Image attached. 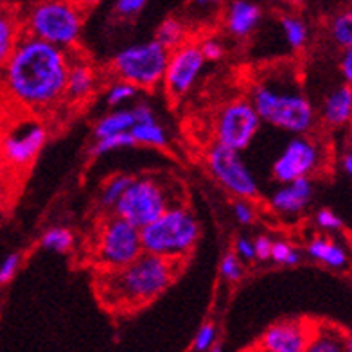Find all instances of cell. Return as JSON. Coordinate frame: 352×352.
<instances>
[{"instance_id": "obj_16", "label": "cell", "mask_w": 352, "mask_h": 352, "mask_svg": "<svg viewBox=\"0 0 352 352\" xmlns=\"http://www.w3.org/2000/svg\"><path fill=\"white\" fill-rule=\"evenodd\" d=\"M261 20L259 6L245 2V0H236L232 2L227 13V28L234 36L245 38L257 28Z\"/></svg>"}, {"instance_id": "obj_7", "label": "cell", "mask_w": 352, "mask_h": 352, "mask_svg": "<svg viewBox=\"0 0 352 352\" xmlns=\"http://www.w3.org/2000/svg\"><path fill=\"white\" fill-rule=\"evenodd\" d=\"M116 216L142 230L157 221L169 207L162 186L153 178H133L130 187L116 204Z\"/></svg>"}, {"instance_id": "obj_15", "label": "cell", "mask_w": 352, "mask_h": 352, "mask_svg": "<svg viewBox=\"0 0 352 352\" xmlns=\"http://www.w3.org/2000/svg\"><path fill=\"white\" fill-rule=\"evenodd\" d=\"M313 196V186L309 178H300L292 184H286L280 190H277L272 198V207L278 212L297 214L300 212Z\"/></svg>"}, {"instance_id": "obj_32", "label": "cell", "mask_w": 352, "mask_h": 352, "mask_svg": "<svg viewBox=\"0 0 352 352\" xmlns=\"http://www.w3.org/2000/svg\"><path fill=\"white\" fill-rule=\"evenodd\" d=\"M137 94V88L133 87V85H128L124 83V81H121V83L113 85V87L108 90V104H111V107H116V104H121V102L128 101V99H131Z\"/></svg>"}, {"instance_id": "obj_29", "label": "cell", "mask_w": 352, "mask_h": 352, "mask_svg": "<svg viewBox=\"0 0 352 352\" xmlns=\"http://www.w3.org/2000/svg\"><path fill=\"white\" fill-rule=\"evenodd\" d=\"M135 146L133 137L130 135V131L119 135H111V137H104V139H99L96 148H94V153L102 155L108 153V151H113V149H121V148H131Z\"/></svg>"}, {"instance_id": "obj_3", "label": "cell", "mask_w": 352, "mask_h": 352, "mask_svg": "<svg viewBox=\"0 0 352 352\" xmlns=\"http://www.w3.org/2000/svg\"><path fill=\"white\" fill-rule=\"evenodd\" d=\"M198 237V221L186 207H169L157 221L140 230L144 254L169 261L189 255Z\"/></svg>"}, {"instance_id": "obj_18", "label": "cell", "mask_w": 352, "mask_h": 352, "mask_svg": "<svg viewBox=\"0 0 352 352\" xmlns=\"http://www.w3.org/2000/svg\"><path fill=\"white\" fill-rule=\"evenodd\" d=\"M94 83H96V74L92 67L87 63H76V65L69 63L65 98H69L70 101H83L92 94Z\"/></svg>"}, {"instance_id": "obj_30", "label": "cell", "mask_w": 352, "mask_h": 352, "mask_svg": "<svg viewBox=\"0 0 352 352\" xmlns=\"http://www.w3.org/2000/svg\"><path fill=\"white\" fill-rule=\"evenodd\" d=\"M270 259H274L278 264H286V266H295L300 261V254H298L297 248H293L287 243L277 241L272 245V254H270Z\"/></svg>"}, {"instance_id": "obj_23", "label": "cell", "mask_w": 352, "mask_h": 352, "mask_svg": "<svg viewBox=\"0 0 352 352\" xmlns=\"http://www.w3.org/2000/svg\"><path fill=\"white\" fill-rule=\"evenodd\" d=\"M155 42L158 45H162L167 52L175 51L180 45H184L186 43V28H184V23L178 19H173V16L171 19H166L160 23V28H158Z\"/></svg>"}, {"instance_id": "obj_37", "label": "cell", "mask_w": 352, "mask_h": 352, "mask_svg": "<svg viewBox=\"0 0 352 352\" xmlns=\"http://www.w3.org/2000/svg\"><path fill=\"white\" fill-rule=\"evenodd\" d=\"M199 51H201L204 60L209 61L221 60L223 54H225V49H223V45L218 40H205V42H201V45H199Z\"/></svg>"}, {"instance_id": "obj_17", "label": "cell", "mask_w": 352, "mask_h": 352, "mask_svg": "<svg viewBox=\"0 0 352 352\" xmlns=\"http://www.w3.org/2000/svg\"><path fill=\"white\" fill-rule=\"evenodd\" d=\"M352 116V90L343 85L329 94L324 104V119L331 126H343L351 121Z\"/></svg>"}, {"instance_id": "obj_13", "label": "cell", "mask_w": 352, "mask_h": 352, "mask_svg": "<svg viewBox=\"0 0 352 352\" xmlns=\"http://www.w3.org/2000/svg\"><path fill=\"white\" fill-rule=\"evenodd\" d=\"M316 325L307 320H283L266 329L261 338V352H306Z\"/></svg>"}, {"instance_id": "obj_4", "label": "cell", "mask_w": 352, "mask_h": 352, "mask_svg": "<svg viewBox=\"0 0 352 352\" xmlns=\"http://www.w3.org/2000/svg\"><path fill=\"white\" fill-rule=\"evenodd\" d=\"M250 104L261 121L292 133H307L315 124L313 104L300 92H280L261 83L254 88Z\"/></svg>"}, {"instance_id": "obj_2", "label": "cell", "mask_w": 352, "mask_h": 352, "mask_svg": "<svg viewBox=\"0 0 352 352\" xmlns=\"http://www.w3.org/2000/svg\"><path fill=\"white\" fill-rule=\"evenodd\" d=\"M176 261L142 254L119 270H108L98 287L102 302L117 309H137L157 298L175 280Z\"/></svg>"}, {"instance_id": "obj_41", "label": "cell", "mask_w": 352, "mask_h": 352, "mask_svg": "<svg viewBox=\"0 0 352 352\" xmlns=\"http://www.w3.org/2000/svg\"><path fill=\"white\" fill-rule=\"evenodd\" d=\"M236 255H237V257H243V259H246V261L255 259L254 243H252L250 239H246V237H241V239H237Z\"/></svg>"}, {"instance_id": "obj_44", "label": "cell", "mask_w": 352, "mask_h": 352, "mask_svg": "<svg viewBox=\"0 0 352 352\" xmlns=\"http://www.w3.org/2000/svg\"><path fill=\"white\" fill-rule=\"evenodd\" d=\"M209 352H223V345L221 343H214Z\"/></svg>"}, {"instance_id": "obj_38", "label": "cell", "mask_w": 352, "mask_h": 352, "mask_svg": "<svg viewBox=\"0 0 352 352\" xmlns=\"http://www.w3.org/2000/svg\"><path fill=\"white\" fill-rule=\"evenodd\" d=\"M234 216L241 225H250L254 221V209L250 207V204L246 201H237L234 205Z\"/></svg>"}, {"instance_id": "obj_33", "label": "cell", "mask_w": 352, "mask_h": 352, "mask_svg": "<svg viewBox=\"0 0 352 352\" xmlns=\"http://www.w3.org/2000/svg\"><path fill=\"white\" fill-rule=\"evenodd\" d=\"M241 261L236 254H227L221 261V275L227 280H239L241 277Z\"/></svg>"}, {"instance_id": "obj_31", "label": "cell", "mask_w": 352, "mask_h": 352, "mask_svg": "<svg viewBox=\"0 0 352 352\" xmlns=\"http://www.w3.org/2000/svg\"><path fill=\"white\" fill-rule=\"evenodd\" d=\"M214 343H216V327L212 324H205L196 334L192 349L195 352H209Z\"/></svg>"}, {"instance_id": "obj_6", "label": "cell", "mask_w": 352, "mask_h": 352, "mask_svg": "<svg viewBox=\"0 0 352 352\" xmlns=\"http://www.w3.org/2000/svg\"><path fill=\"white\" fill-rule=\"evenodd\" d=\"M169 52L157 42L126 47L113 58L116 74L135 88H153L164 79Z\"/></svg>"}, {"instance_id": "obj_20", "label": "cell", "mask_w": 352, "mask_h": 352, "mask_svg": "<svg viewBox=\"0 0 352 352\" xmlns=\"http://www.w3.org/2000/svg\"><path fill=\"white\" fill-rule=\"evenodd\" d=\"M20 34H22V28L19 20L14 19L10 11L0 10V70L4 69L13 54Z\"/></svg>"}, {"instance_id": "obj_12", "label": "cell", "mask_w": 352, "mask_h": 352, "mask_svg": "<svg viewBox=\"0 0 352 352\" xmlns=\"http://www.w3.org/2000/svg\"><path fill=\"white\" fill-rule=\"evenodd\" d=\"M204 56L199 51V45L186 42L178 49L169 52L166 72H164V83L167 92L173 98H182L196 83L199 72L204 69Z\"/></svg>"}, {"instance_id": "obj_40", "label": "cell", "mask_w": 352, "mask_h": 352, "mask_svg": "<svg viewBox=\"0 0 352 352\" xmlns=\"http://www.w3.org/2000/svg\"><path fill=\"white\" fill-rule=\"evenodd\" d=\"M131 116H133L135 124H149V122H155L153 111H151L149 107H146V104H137L131 110Z\"/></svg>"}, {"instance_id": "obj_42", "label": "cell", "mask_w": 352, "mask_h": 352, "mask_svg": "<svg viewBox=\"0 0 352 352\" xmlns=\"http://www.w3.org/2000/svg\"><path fill=\"white\" fill-rule=\"evenodd\" d=\"M342 70H343V78L347 79L349 83L352 81V51L347 49L345 54H343V60H342Z\"/></svg>"}, {"instance_id": "obj_43", "label": "cell", "mask_w": 352, "mask_h": 352, "mask_svg": "<svg viewBox=\"0 0 352 352\" xmlns=\"http://www.w3.org/2000/svg\"><path fill=\"white\" fill-rule=\"evenodd\" d=\"M343 169H345V173L347 175H351L352 173V155L347 153L345 157H343Z\"/></svg>"}, {"instance_id": "obj_46", "label": "cell", "mask_w": 352, "mask_h": 352, "mask_svg": "<svg viewBox=\"0 0 352 352\" xmlns=\"http://www.w3.org/2000/svg\"><path fill=\"white\" fill-rule=\"evenodd\" d=\"M257 352H261V351H257Z\"/></svg>"}, {"instance_id": "obj_45", "label": "cell", "mask_w": 352, "mask_h": 352, "mask_svg": "<svg viewBox=\"0 0 352 352\" xmlns=\"http://www.w3.org/2000/svg\"><path fill=\"white\" fill-rule=\"evenodd\" d=\"M2 137H4V130L0 126V162H2Z\"/></svg>"}, {"instance_id": "obj_36", "label": "cell", "mask_w": 352, "mask_h": 352, "mask_svg": "<svg viewBox=\"0 0 352 352\" xmlns=\"http://www.w3.org/2000/svg\"><path fill=\"white\" fill-rule=\"evenodd\" d=\"M316 223H318L322 228H325V230H338V228L343 227V219L340 218V216H336V214L329 209L320 210V212L316 214Z\"/></svg>"}, {"instance_id": "obj_34", "label": "cell", "mask_w": 352, "mask_h": 352, "mask_svg": "<svg viewBox=\"0 0 352 352\" xmlns=\"http://www.w3.org/2000/svg\"><path fill=\"white\" fill-rule=\"evenodd\" d=\"M20 266V255L19 254H11L8 255L2 264H0V286L2 284H8L11 278L14 277L16 274V270Z\"/></svg>"}, {"instance_id": "obj_5", "label": "cell", "mask_w": 352, "mask_h": 352, "mask_svg": "<svg viewBox=\"0 0 352 352\" xmlns=\"http://www.w3.org/2000/svg\"><path fill=\"white\" fill-rule=\"evenodd\" d=\"M83 29V14L69 2H42L31 8L23 20V34L63 51L78 43Z\"/></svg>"}, {"instance_id": "obj_39", "label": "cell", "mask_w": 352, "mask_h": 352, "mask_svg": "<svg viewBox=\"0 0 352 352\" xmlns=\"http://www.w3.org/2000/svg\"><path fill=\"white\" fill-rule=\"evenodd\" d=\"M252 243H254L255 257H257V259H261V261H268L270 254H272V245H274V241H270L266 236H261Z\"/></svg>"}, {"instance_id": "obj_19", "label": "cell", "mask_w": 352, "mask_h": 352, "mask_svg": "<svg viewBox=\"0 0 352 352\" xmlns=\"http://www.w3.org/2000/svg\"><path fill=\"white\" fill-rule=\"evenodd\" d=\"M351 349V336L340 333L336 327H322L318 324L306 352H352Z\"/></svg>"}, {"instance_id": "obj_14", "label": "cell", "mask_w": 352, "mask_h": 352, "mask_svg": "<svg viewBox=\"0 0 352 352\" xmlns=\"http://www.w3.org/2000/svg\"><path fill=\"white\" fill-rule=\"evenodd\" d=\"M318 166V148L307 139H293L275 160L274 176L283 184L307 178Z\"/></svg>"}, {"instance_id": "obj_10", "label": "cell", "mask_w": 352, "mask_h": 352, "mask_svg": "<svg viewBox=\"0 0 352 352\" xmlns=\"http://www.w3.org/2000/svg\"><path fill=\"white\" fill-rule=\"evenodd\" d=\"M207 166L214 178L228 192L239 196V198H255L257 196V182L237 151L214 144L207 155Z\"/></svg>"}, {"instance_id": "obj_26", "label": "cell", "mask_w": 352, "mask_h": 352, "mask_svg": "<svg viewBox=\"0 0 352 352\" xmlns=\"http://www.w3.org/2000/svg\"><path fill=\"white\" fill-rule=\"evenodd\" d=\"M283 29L284 34H286L287 43L293 47V49H300V47L306 45L307 42V25L302 22L297 16H292V14H284L283 16Z\"/></svg>"}, {"instance_id": "obj_8", "label": "cell", "mask_w": 352, "mask_h": 352, "mask_svg": "<svg viewBox=\"0 0 352 352\" xmlns=\"http://www.w3.org/2000/svg\"><path fill=\"white\" fill-rule=\"evenodd\" d=\"M144 254L140 230L121 218H111L104 223L98 241V255L108 270L124 268Z\"/></svg>"}, {"instance_id": "obj_21", "label": "cell", "mask_w": 352, "mask_h": 352, "mask_svg": "<svg viewBox=\"0 0 352 352\" xmlns=\"http://www.w3.org/2000/svg\"><path fill=\"white\" fill-rule=\"evenodd\" d=\"M307 254L315 257L316 261L325 263L331 268H343L347 264V252L336 243L329 241V239H322V237H316L309 243Z\"/></svg>"}, {"instance_id": "obj_25", "label": "cell", "mask_w": 352, "mask_h": 352, "mask_svg": "<svg viewBox=\"0 0 352 352\" xmlns=\"http://www.w3.org/2000/svg\"><path fill=\"white\" fill-rule=\"evenodd\" d=\"M72 245H74V236L67 228H49L42 237L43 248L56 252V254H65V252H69L72 248Z\"/></svg>"}, {"instance_id": "obj_27", "label": "cell", "mask_w": 352, "mask_h": 352, "mask_svg": "<svg viewBox=\"0 0 352 352\" xmlns=\"http://www.w3.org/2000/svg\"><path fill=\"white\" fill-rule=\"evenodd\" d=\"M331 34H333L334 42L338 45L351 49L352 45V13L351 11H343L336 19L333 20L331 25Z\"/></svg>"}, {"instance_id": "obj_22", "label": "cell", "mask_w": 352, "mask_h": 352, "mask_svg": "<svg viewBox=\"0 0 352 352\" xmlns=\"http://www.w3.org/2000/svg\"><path fill=\"white\" fill-rule=\"evenodd\" d=\"M135 126L133 116H131V111L128 110H119L113 111L110 116L102 117L101 121L98 122L96 126V137L99 139H104V137H111V135H119V133H126V131H130L131 128Z\"/></svg>"}, {"instance_id": "obj_11", "label": "cell", "mask_w": 352, "mask_h": 352, "mask_svg": "<svg viewBox=\"0 0 352 352\" xmlns=\"http://www.w3.org/2000/svg\"><path fill=\"white\" fill-rule=\"evenodd\" d=\"M45 140L47 131L40 122L14 124L2 137V162L13 167L29 166L40 153Z\"/></svg>"}, {"instance_id": "obj_28", "label": "cell", "mask_w": 352, "mask_h": 352, "mask_svg": "<svg viewBox=\"0 0 352 352\" xmlns=\"http://www.w3.org/2000/svg\"><path fill=\"white\" fill-rule=\"evenodd\" d=\"M131 182H133V178L128 175H119L116 176V178H111L107 184V187H104V190H102V205H104V207H116V204L119 201V198L124 195V190L130 187Z\"/></svg>"}, {"instance_id": "obj_9", "label": "cell", "mask_w": 352, "mask_h": 352, "mask_svg": "<svg viewBox=\"0 0 352 352\" xmlns=\"http://www.w3.org/2000/svg\"><path fill=\"white\" fill-rule=\"evenodd\" d=\"M261 119L248 101H232L223 108L216 122V139L219 146L241 153L254 140Z\"/></svg>"}, {"instance_id": "obj_24", "label": "cell", "mask_w": 352, "mask_h": 352, "mask_svg": "<svg viewBox=\"0 0 352 352\" xmlns=\"http://www.w3.org/2000/svg\"><path fill=\"white\" fill-rule=\"evenodd\" d=\"M130 135L133 137L135 144H149V146H158V148H162L167 144L166 131L157 122L135 124L130 130Z\"/></svg>"}, {"instance_id": "obj_1", "label": "cell", "mask_w": 352, "mask_h": 352, "mask_svg": "<svg viewBox=\"0 0 352 352\" xmlns=\"http://www.w3.org/2000/svg\"><path fill=\"white\" fill-rule=\"evenodd\" d=\"M2 74L14 101L33 110H47L65 98L69 60L65 51L22 33Z\"/></svg>"}, {"instance_id": "obj_35", "label": "cell", "mask_w": 352, "mask_h": 352, "mask_svg": "<svg viewBox=\"0 0 352 352\" xmlns=\"http://www.w3.org/2000/svg\"><path fill=\"white\" fill-rule=\"evenodd\" d=\"M144 6H146L144 0H119V2H116V13L119 16L130 19V16L140 13L144 10Z\"/></svg>"}]
</instances>
